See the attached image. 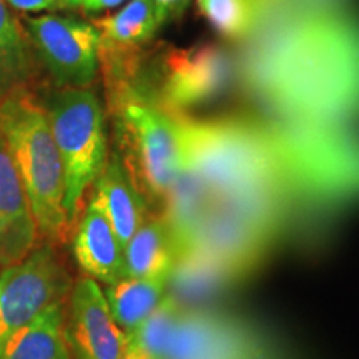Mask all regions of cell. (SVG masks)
Instances as JSON below:
<instances>
[{
    "label": "cell",
    "mask_w": 359,
    "mask_h": 359,
    "mask_svg": "<svg viewBox=\"0 0 359 359\" xmlns=\"http://www.w3.org/2000/svg\"><path fill=\"white\" fill-rule=\"evenodd\" d=\"M0 137L24 187L39 233L60 241L69 219L64 208V167L42 107L25 93L0 100Z\"/></svg>",
    "instance_id": "obj_1"
},
{
    "label": "cell",
    "mask_w": 359,
    "mask_h": 359,
    "mask_svg": "<svg viewBox=\"0 0 359 359\" xmlns=\"http://www.w3.org/2000/svg\"><path fill=\"white\" fill-rule=\"evenodd\" d=\"M45 114L64 167V208L72 223L85 191L107 163L103 109L88 90L69 88L48 102Z\"/></svg>",
    "instance_id": "obj_2"
},
{
    "label": "cell",
    "mask_w": 359,
    "mask_h": 359,
    "mask_svg": "<svg viewBox=\"0 0 359 359\" xmlns=\"http://www.w3.org/2000/svg\"><path fill=\"white\" fill-rule=\"evenodd\" d=\"M127 92L118 97V120L135 167L151 195L167 196L185 168L180 122L161 105Z\"/></svg>",
    "instance_id": "obj_3"
},
{
    "label": "cell",
    "mask_w": 359,
    "mask_h": 359,
    "mask_svg": "<svg viewBox=\"0 0 359 359\" xmlns=\"http://www.w3.org/2000/svg\"><path fill=\"white\" fill-rule=\"evenodd\" d=\"M70 276L50 246L34 248L0 273V344L70 293Z\"/></svg>",
    "instance_id": "obj_4"
},
{
    "label": "cell",
    "mask_w": 359,
    "mask_h": 359,
    "mask_svg": "<svg viewBox=\"0 0 359 359\" xmlns=\"http://www.w3.org/2000/svg\"><path fill=\"white\" fill-rule=\"evenodd\" d=\"M25 24L40 58L58 83L85 88L95 80L100 58L95 27L62 15L30 17Z\"/></svg>",
    "instance_id": "obj_5"
},
{
    "label": "cell",
    "mask_w": 359,
    "mask_h": 359,
    "mask_svg": "<svg viewBox=\"0 0 359 359\" xmlns=\"http://www.w3.org/2000/svg\"><path fill=\"white\" fill-rule=\"evenodd\" d=\"M231 75L230 53L218 45L173 50L165 60L161 109L177 115L212 100L228 87Z\"/></svg>",
    "instance_id": "obj_6"
},
{
    "label": "cell",
    "mask_w": 359,
    "mask_h": 359,
    "mask_svg": "<svg viewBox=\"0 0 359 359\" xmlns=\"http://www.w3.org/2000/svg\"><path fill=\"white\" fill-rule=\"evenodd\" d=\"M65 338L72 359H120L127 334L120 330L103 290L92 278L75 283L70 291Z\"/></svg>",
    "instance_id": "obj_7"
},
{
    "label": "cell",
    "mask_w": 359,
    "mask_h": 359,
    "mask_svg": "<svg viewBox=\"0 0 359 359\" xmlns=\"http://www.w3.org/2000/svg\"><path fill=\"white\" fill-rule=\"evenodd\" d=\"M39 228L25 190L0 137V266L19 263L35 248Z\"/></svg>",
    "instance_id": "obj_8"
},
{
    "label": "cell",
    "mask_w": 359,
    "mask_h": 359,
    "mask_svg": "<svg viewBox=\"0 0 359 359\" xmlns=\"http://www.w3.org/2000/svg\"><path fill=\"white\" fill-rule=\"evenodd\" d=\"M74 255L79 266L92 280L114 285L125 278L123 245L95 196L75 233Z\"/></svg>",
    "instance_id": "obj_9"
},
{
    "label": "cell",
    "mask_w": 359,
    "mask_h": 359,
    "mask_svg": "<svg viewBox=\"0 0 359 359\" xmlns=\"http://www.w3.org/2000/svg\"><path fill=\"white\" fill-rule=\"evenodd\" d=\"M95 198L114 226L120 243L125 246L145 223V205L132 175L118 155L107 158L105 167L97 178Z\"/></svg>",
    "instance_id": "obj_10"
},
{
    "label": "cell",
    "mask_w": 359,
    "mask_h": 359,
    "mask_svg": "<svg viewBox=\"0 0 359 359\" xmlns=\"http://www.w3.org/2000/svg\"><path fill=\"white\" fill-rule=\"evenodd\" d=\"M125 278H170L178 248L165 218L150 219L123 246Z\"/></svg>",
    "instance_id": "obj_11"
},
{
    "label": "cell",
    "mask_w": 359,
    "mask_h": 359,
    "mask_svg": "<svg viewBox=\"0 0 359 359\" xmlns=\"http://www.w3.org/2000/svg\"><path fill=\"white\" fill-rule=\"evenodd\" d=\"M0 359H72L64 303L53 304L0 344Z\"/></svg>",
    "instance_id": "obj_12"
},
{
    "label": "cell",
    "mask_w": 359,
    "mask_h": 359,
    "mask_svg": "<svg viewBox=\"0 0 359 359\" xmlns=\"http://www.w3.org/2000/svg\"><path fill=\"white\" fill-rule=\"evenodd\" d=\"M240 275L235 269L198 251L180 255L168 278V294L182 304L203 302Z\"/></svg>",
    "instance_id": "obj_13"
},
{
    "label": "cell",
    "mask_w": 359,
    "mask_h": 359,
    "mask_svg": "<svg viewBox=\"0 0 359 359\" xmlns=\"http://www.w3.org/2000/svg\"><path fill=\"white\" fill-rule=\"evenodd\" d=\"M100 35V53H123L147 43L158 30L151 0H130L118 12L95 20Z\"/></svg>",
    "instance_id": "obj_14"
},
{
    "label": "cell",
    "mask_w": 359,
    "mask_h": 359,
    "mask_svg": "<svg viewBox=\"0 0 359 359\" xmlns=\"http://www.w3.org/2000/svg\"><path fill=\"white\" fill-rule=\"evenodd\" d=\"M168 293V278H122L107 285L105 294L111 316L125 334L137 330L158 308Z\"/></svg>",
    "instance_id": "obj_15"
},
{
    "label": "cell",
    "mask_w": 359,
    "mask_h": 359,
    "mask_svg": "<svg viewBox=\"0 0 359 359\" xmlns=\"http://www.w3.org/2000/svg\"><path fill=\"white\" fill-rule=\"evenodd\" d=\"M32 72L27 37L6 0H0V97L15 92Z\"/></svg>",
    "instance_id": "obj_16"
},
{
    "label": "cell",
    "mask_w": 359,
    "mask_h": 359,
    "mask_svg": "<svg viewBox=\"0 0 359 359\" xmlns=\"http://www.w3.org/2000/svg\"><path fill=\"white\" fill-rule=\"evenodd\" d=\"M183 313L185 309L182 304L167 293L158 308L137 330L127 334L128 343L140 349L148 359H168Z\"/></svg>",
    "instance_id": "obj_17"
},
{
    "label": "cell",
    "mask_w": 359,
    "mask_h": 359,
    "mask_svg": "<svg viewBox=\"0 0 359 359\" xmlns=\"http://www.w3.org/2000/svg\"><path fill=\"white\" fill-rule=\"evenodd\" d=\"M198 8L213 29L228 39L246 37L257 24V0H198Z\"/></svg>",
    "instance_id": "obj_18"
},
{
    "label": "cell",
    "mask_w": 359,
    "mask_h": 359,
    "mask_svg": "<svg viewBox=\"0 0 359 359\" xmlns=\"http://www.w3.org/2000/svg\"><path fill=\"white\" fill-rule=\"evenodd\" d=\"M151 2H154L156 19H158L160 25H163L165 22L175 20L180 15H183L191 0H151Z\"/></svg>",
    "instance_id": "obj_19"
},
{
    "label": "cell",
    "mask_w": 359,
    "mask_h": 359,
    "mask_svg": "<svg viewBox=\"0 0 359 359\" xmlns=\"http://www.w3.org/2000/svg\"><path fill=\"white\" fill-rule=\"evenodd\" d=\"M8 6L20 12H42L60 7V0H6Z\"/></svg>",
    "instance_id": "obj_20"
},
{
    "label": "cell",
    "mask_w": 359,
    "mask_h": 359,
    "mask_svg": "<svg viewBox=\"0 0 359 359\" xmlns=\"http://www.w3.org/2000/svg\"><path fill=\"white\" fill-rule=\"evenodd\" d=\"M122 2H125V0H80L79 6H82L88 12H102L107 11V8L120 6Z\"/></svg>",
    "instance_id": "obj_21"
},
{
    "label": "cell",
    "mask_w": 359,
    "mask_h": 359,
    "mask_svg": "<svg viewBox=\"0 0 359 359\" xmlns=\"http://www.w3.org/2000/svg\"><path fill=\"white\" fill-rule=\"evenodd\" d=\"M120 359H148V358L137 346H133L132 343H128L127 339V348H125V351Z\"/></svg>",
    "instance_id": "obj_22"
},
{
    "label": "cell",
    "mask_w": 359,
    "mask_h": 359,
    "mask_svg": "<svg viewBox=\"0 0 359 359\" xmlns=\"http://www.w3.org/2000/svg\"><path fill=\"white\" fill-rule=\"evenodd\" d=\"M80 0H60L62 6H79Z\"/></svg>",
    "instance_id": "obj_23"
}]
</instances>
